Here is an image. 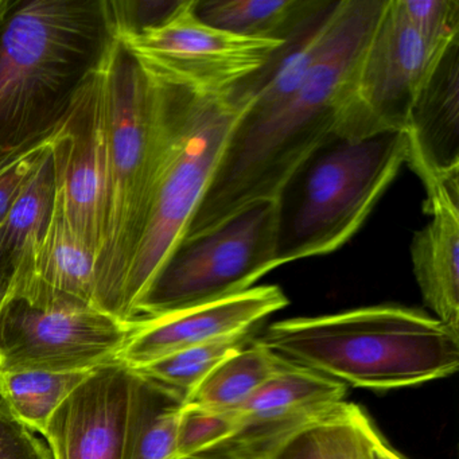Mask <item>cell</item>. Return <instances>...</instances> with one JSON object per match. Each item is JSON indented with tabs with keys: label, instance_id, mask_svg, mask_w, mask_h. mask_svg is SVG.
<instances>
[{
	"label": "cell",
	"instance_id": "1",
	"mask_svg": "<svg viewBox=\"0 0 459 459\" xmlns=\"http://www.w3.org/2000/svg\"><path fill=\"white\" fill-rule=\"evenodd\" d=\"M386 0H338L326 44L302 84L238 117L185 238L260 201H276L298 168L337 136L357 66ZM184 238V240H185Z\"/></svg>",
	"mask_w": 459,
	"mask_h": 459
},
{
	"label": "cell",
	"instance_id": "2",
	"mask_svg": "<svg viewBox=\"0 0 459 459\" xmlns=\"http://www.w3.org/2000/svg\"><path fill=\"white\" fill-rule=\"evenodd\" d=\"M143 71L152 90V176L143 232L120 299L125 322L135 321L139 300L184 240L230 133L252 103L244 80L219 87Z\"/></svg>",
	"mask_w": 459,
	"mask_h": 459
},
{
	"label": "cell",
	"instance_id": "3",
	"mask_svg": "<svg viewBox=\"0 0 459 459\" xmlns=\"http://www.w3.org/2000/svg\"><path fill=\"white\" fill-rule=\"evenodd\" d=\"M256 341L298 367L378 391L447 377L459 367V333L403 306L287 319Z\"/></svg>",
	"mask_w": 459,
	"mask_h": 459
},
{
	"label": "cell",
	"instance_id": "4",
	"mask_svg": "<svg viewBox=\"0 0 459 459\" xmlns=\"http://www.w3.org/2000/svg\"><path fill=\"white\" fill-rule=\"evenodd\" d=\"M107 33L103 2H18L0 26V152L65 117Z\"/></svg>",
	"mask_w": 459,
	"mask_h": 459
},
{
	"label": "cell",
	"instance_id": "5",
	"mask_svg": "<svg viewBox=\"0 0 459 459\" xmlns=\"http://www.w3.org/2000/svg\"><path fill=\"white\" fill-rule=\"evenodd\" d=\"M404 163V133L362 139L334 136L318 147L290 177L276 200L279 267L345 246Z\"/></svg>",
	"mask_w": 459,
	"mask_h": 459
},
{
	"label": "cell",
	"instance_id": "6",
	"mask_svg": "<svg viewBox=\"0 0 459 459\" xmlns=\"http://www.w3.org/2000/svg\"><path fill=\"white\" fill-rule=\"evenodd\" d=\"M104 53L108 203L96 264L95 307L119 318L126 276L146 221L152 160V90L146 72L109 31Z\"/></svg>",
	"mask_w": 459,
	"mask_h": 459
},
{
	"label": "cell",
	"instance_id": "7",
	"mask_svg": "<svg viewBox=\"0 0 459 459\" xmlns=\"http://www.w3.org/2000/svg\"><path fill=\"white\" fill-rule=\"evenodd\" d=\"M276 230V201H260L213 230L185 238L139 300L136 319L169 316L252 289L279 268Z\"/></svg>",
	"mask_w": 459,
	"mask_h": 459
},
{
	"label": "cell",
	"instance_id": "8",
	"mask_svg": "<svg viewBox=\"0 0 459 459\" xmlns=\"http://www.w3.org/2000/svg\"><path fill=\"white\" fill-rule=\"evenodd\" d=\"M458 39L426 30L411 20L402 0H386L354 74L337 136L403 133L421 85L446 48Z\"/></svg>",
	"mask_w": 459,
	"mask_h": 459
},
{
	"label": "cell",
	"instance_id": "9",
	"mask_svg": "<svg viewBox=\"0 0 459 459\" xmlns=\"http://www.w3.org/2000/svg\"><path fill=\"white\" fill-rule=\"evenodd\" d=\"M135 332L95 306L36 307L10 298L0 310V373L90 372L119 361Z\"/></svg>",
	"mask_w": 459,
	"mask_h": 459
},
{
	"label": "cell",
	"instance_id": "10",
	"mask_svg": "<svg viewBox=\"0 0 459 459\" xmlns=\"http://www.w3.org/2000/svg\"><path fill=\"white\" fill-rule=\"evenodd\" d=\"M197 0H179L162 22L141 30L108 29L142 68L205 84L230 87L257 74L286 42L249 39L208 25Z\"/></svg>",
	"mask_w": 459,
	"mask_h": 459
},
{
	"label": "cell",
	"instance_id": "11",
	"mask_svg": "<svg viewBox=\"0 0 459 459\" xmlns=\"http://www.w3.org/2000/svg\"><path fill=\"white\" fill-rule=\"evenodd\" d=\"M52 160L56 197L63 206L66 221L98 257L108 203V101L104 45L98 60L72 96L66 134L53 150Z\"/></svg>",
	"mask_w": 459,
	"mask_h": 459
},
{
	"label": "cell",
	"instance_id": "12",
	"mask_svg": "<svg viewBox=\"0 0 459 459\" xmlns=\"http://www.w3.org/2000/svg\"><path fill=\"white\" fill-rule=\"evenodd\" d=\"M289 305L278 286L252 287L241 294L152 319H136L119 361L138 369L184 349L244 334Z\"/></svg>",
	"mask_w": 459,
	"mask_h": 459
},
{
	"label": "cell",
	"instance_id": "13",
	"mask_svg": "<svg viewBox=\"0 0 459 459\" xmlns=\"http://www.w3.org/2000/svg\"><path fill=\"white\" fill-rule=\"evenodd\" d=\"M131 378L120 361L88 375L42 432L53 459H123Z\"/></svg>",
	"mask_w": 459,
	"mask_h": 459
},
{
	"label": "cell",
	"instance_id": "14",
	"mask_svg": "<svg viewBox=\"0 0 459 459\" xmlns=\"http://www.w3.org/2000/svg\"><path fill=\"white\" fill-rule=\"evenodd\" d=\"M345 394V384L286 361L236 412L238 432L222 445L256 455L295 429L332 415Z\"/></svg>",
	"mask_w": 459,
	"mask_h": 459
},
{
	"label": "cell",
	"instance_id": "15",
	"mask_svg": "<svg viewBox=\"0 0 459 459\" xmlns=\"http://www.w3.org/2000/svg\"><path fill=\"white\" fill-rule=\"evenodd\" d=\"M98 257L72 230L56 197L41 236L18 255L10 298L36 307L95 306Z\"/></svg>",
	"mask_w": 459,
	"mask_h": 459
},
{
	"label": "cell",
	"instance_id": "16",
	"mask_svg": "<svg viewBox=\"0 0 459 459\" xmlns=\"http://www.w3.org/2000/svg\"><path fill=\"white\" fill-rule=\"evenodd\" d=\"M407 163L424 190L459 186V39L416 95L404 131Z\"/></svg>",
	"mask_w": 459,
	"mask_h": 459
},
{
	"label": "cell",
	"instance_id": "17",
	"mask_svg": "<svg viewBox=\"0 0 459 459\" xmlns=\"http://www.w3.org/2000/svg\"><path fill=\"white\" fill-rule=\"evenodd\" d=\"M429 221L413 235L411 260L424 303L459 333V186L426 193Z\"/></svg>",
	"mask_w": 459,
	"mask_h": 459
},
{
	"label": "cell",
	"instance_id": "18",
	"mask_svg": "<svg viewBox=\"0 0 459 459\" xmlns=\"http://www.w3.org/2000/svg\"><path fill=\"white\" fill-rule=\"evenodd\" d=\"M186 402L174 389L133 370L123 459H173Z\"/></svg>",
	"mask_w": 459,
	"mask_h": 459
},
{
	"label": "cell",
	"instance_id": "19",
	"mask_svg": "<svg viewBox=\"0 0 459 459\" xmlns=\"http://www.w3.org/2000/svg\"><path fill=\"white\" fill-rule=\"evenodd\" d=\"M326 0H197L195 13L208 25L249 39L287 42Z\"/></svg>",
	"mask_w": 459,
	"mask_h": 459
},
{
	"label": "cell",
	"instance_id": "20",
	"mask_svg": "<svg viewBox=\"0 0 459 459\" xmlns=\"http://www.w3.org/2000/svg\"><path fill=\"white\" fill-rule=\"evenodd\" d=\"M284 364L286 359L254 338L216 365L189 394L187 403L236 413Z\"/></svg>",
	"mask_w": 459,
	"mask_h": 459
},
{
	"label": "cell",
	"instance_id": "21",
	"mask_svg": "<svg viewBox=\"0 0 459 459\" xmlns=\"http://www.w3.org/2000/svg\"><path fill=\"white\" fill-rule=\"evenodd\" d=\"M92 372L20 370L0 373L4 394L18 419L31 431L42 432L64 400Z\"/></svg>",
	"mask_w": 459,
	"mask_h": 459
},
{
	"label": "cell",
	"instance_id": "22",
	"mask_svg": "<svg viewBox=\"0 0 459 459\" xmlns=\"http://www.w3.org/2000/svg\"><path fill=\"white\" fill-rule=\"evenodd\" d=\"M52 155L31 174L0 221V259L13 268V273L23 247L41 236L49 222L56 193Z\"/></svg>",
	"mask_w": 459,
	"mask_h": 459
},
{
	"label": "cell",
	"instance_id": "23",
	"mask_svg": "<svg viewBox=\"0 0 459 459\" xmlns=\"http://www.w3.org/2000/svg\"><path fill=\"white\" fill-rule=\"evenodd\" d=\"M254 333L255 330H252L244 334L221 338V340L184 349L157 359L152 364L131 370L174 389L187 400L195 386L216 365L227 359L233 351H238L254 340Z\"/></svg>",
	"mask_w": 459,
	"mask_h": 459
},
{
	"label": "cell",
	"instance_id": "24",
	"mask_svg": "<svg viewBox=\"0 0 459 459\" xmlns=\"http://www.w3.org/2000/svg\"><path fill=\"white\" fill-rule=\"evenodd\" d=\"M69 108V107H68ZM68 112L58 125L17 147L0 152V221L31 174L52 155L66 134Z\"/></svg>",
	"mask_w": 459,
	"mask_h": 459
},
{
	"label": "cell",
	"instance_id": "25",
	"mask_svg": "<svg viewBox=\"0 0 459 459\" xmlns=\"http://www.w3.org/2000/svg\"><path fill=\"white\" fill-rule=\"evenodd\" d=\"M236 413L221 412L187 403L179 415L173 459L200 455L228 442L238 432Z\"/></svg>",
	"mask_w": 459,
	"mask_h": 459
},
{
	"label": "cell",
	"instance_id": "26",
	"mask_svg": "<svg viewBox=\"0 0 459 459\" xmlns=\"http://www.w3.org/2000/svg\"><path fill=\"white\" fill-rule=\"evenodd\" d=\"M373 424L361 408L342 403L318 421L319 440L326 459H369Z\"/></svg>",
	"mask_w": 459,
	"mask_h": 459
},
{
	"label": "cell",
	"instance_id": "27",
	"mask_svg": "<svg viewBox=\"0 0 459 459\" xmlns=\"http://www.w3.org/2000/svg\"><path fill=\"white\" fill-rule=\"evenodd\" d=\"M0 459H53L45 445L15 416L0 394Z\"/></svg>",
	"mask_w": 459,
	"mask_h": 459
},
{
	"label": "cell",
	"instance_id": "28",
	"mask_svg": "<svg viewBox=\"0 0 459 459\" xmlns=\"http://www.w3.org/2000/svg\"><path fill=\"white\" fill-rule=\"evenodd\" d=\"M255 459H326L321 440L318 423L308 424L281 437L273 445L254 455Z\"/></svg>",
	"mask_w": 459,
	"mask_h": 459
},
{
	"label": "cell",
	"instance_id": "29",
	"mask_svg": "<svg viewBox=\"0 0 459 459\" xmlns=\"http://www.w3.org/2000/svg\"><path fill=\"white\" fill-rule=\"evenodd\" d=\"M187 459H255L251 454L244 453L238 448L230 447V446L221 445L219 447L212 448L206 453L200 455L192 456Z\"/></svg>",
	"mask_w": 459,
	"mask_h": 459
},
{
	"label": "cell",
	"instance_id": "30",
	"mask_svg": "<svg viewBox=\"0 0 459 459\" xmlns=\"http://www.w3.org/2000/svg\"><path fill=\"white\" fill-rule=\"evenodd\" d=\"M13 268L0 259V310L12 295Z\"/></svg>",
	"mask_w": 459,
	"mask_h": 459
},
{
	"label": "cell",
	"instance_id": "31",
	"mask_svg": "<svg viewBox=\"0 0 459 459\" xmlns=\"http://www.w3.org/2000/svg\"><path fill=\"white\" fill-rule=\"evenodd\" d=\"M381 440L383 437L373 427L369 437V459H385L381 451Z\"/></svg>",
	"mask_w": 459,
	"mask_h": 459
},
{
	"label": "cell",
	"instance_id": "32",
	"mask_svg": "<svg viewBox=\"0 0 459 459\" xmlns=\"http://www.w3.org/2000/svg\"><path fill=\"white\" fill-rule=\"evenodd\" d=\"M18 2L14 0H0V26L4 25V21L9 17L10 13L15 9Z\"/></svg>",
	"mask_w": 459,
	"mask_h": 459
},
{
	"label": "cell",
	"instance_id": "33",
	"mask_svg": "<svg viewBox=\"0 0 459 459\" xmlns=\"http://www.w3.org/2000/svg\"><path fill=\"white\" fill-rule=\"evenodd\" d=\"M381 451H383V455L385 459H404L400 454H397L394 448H391V446L384 439L381 440Z\"/></svg>",
	"mask_w": 459,
	"mask_h": 459
}]
</instances>
